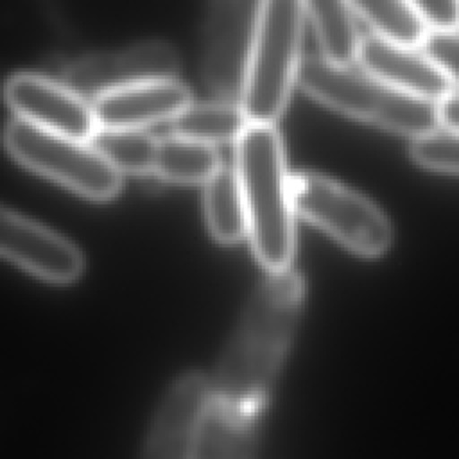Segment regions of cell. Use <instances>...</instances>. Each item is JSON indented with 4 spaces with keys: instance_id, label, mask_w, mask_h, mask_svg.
Wrapping results in <instances>:
<instances>
[{
    "instance_id": "cell-1",
    "label": "cell",
    "mask_w": 459,
    "mask_h": 459,
    "mask_svg": "<svg viewBox=\"0 0 459 459\" xmlns=\"http://www.w3.org/2000/svg\"><path fill=\"white\" fill-rule=\"evenodd\" d=\"M303 294V278L292 267L267 273L258 283L217 364L215 400L256 416L289 351Z\"/></svg>"
},
{
    "instance_id": "cell-2",
    "label": "cell",
    "mask_w": 459,
    "mask_h": 459,
    "mask_svg": "<svg viewBox=\"0 0 459 459\" xmlns=\"http://www.w3.org/2000/svg\"><path fill=\"white\" fill-rule=\"evenodd\" d=\"M235 172L240 183L247 235L267 273L290 267L294 256L292 176L287 170L280 133L269 124H247L235 142Z\"/></svg>"
},
{
    "instance_id": "cell-3",
    "label": "cell",
    "mask_w": 459,
    "mask_h": 459,
    "mask_svg": "<svg viewBox=\"0 0 459 459\" xmlns=\"http://www.w3.org/2000/svg\"><path fill=\"white\" fill-rule=\"evenodd\" d=\"M299 88L348 117L412 140L439 129L437 104L403 93L360 66H337L321 56L301 59Z\"/></svg>"
},
{
    "instance_id": "cell-4",
    "label": "cell",
    "mask_w": 459,
    "mask_h": 459,
    "mask_svg": "<svg viewBox=\"0 0 459 459\" xmlns=\"http://www.w3.org/2000/svg\"><path fill=\"white\" fill-rule=\"evenodd\" d=\"M305 4L262 0L240 108L247 124L274 126L301 65Z\"/></svg>"
},
{
    "instance_id": "cell-5",
    "label": "cell",
    "mask_w": 459,
    "mask_h": 459,
    "mask_svg": "<svg viewBox=\"0 0 459 459\" xmlns=\"http://www.w3.org/2000/svg\"><path fill=\"white\" fill-rule=\"evenodd\" d=\"M290 185L294 212L348 251L375 258L391 247V221L366 195L314 172L292 176Z\"/></svg>"
},
{
    "instance_id": "cell-6",
    "label": "cell",
    "mask_w": 459,
    "mask_h": 459,
    "mask_svg": "<svg viewBox=\"0 0 459 459\" xmlns=\"http://www.w3.org/2000/svg\"><path fill=\"white\" fill-rule=\"evenodd\" d=\"M4 145L30 170L88 199L108 201L120 192L122 174L90 142L45 131L25 120L13 118L4 129Z\"/></svg>"
},
{
    "instance_id": "cell-7",
    "label": "cell",
    "mask_w": 459,
    "mask_h": 459,
    "mask_svg": "<svg viewBox=\"0 0 459 459\" xmlns=\"http://www.w3.org/2000/svg\"><path fill=\"white\" fill-rule=\"evenodd\" d=\"M258 0L212 2L203 22V79L215 99L238 102L251 59Z\"/></svg>"
},
{
    "instance_id": "cell-8",
    "label": "cell",
    "mask_w": 459,
    "mask_h": 459,
    "mask_svg": "<svg viewBox=\"0 0 459 459\" xmlns=\"http://www.w3.org/2000/svg\"><path fill=\"white\" fill-rule=\"evenodd\" d=\"M179 66L176 48L163 39H145L70 61L61 82L90 104L104 93L140 82L174 79Z\"/></svg>"
},
{
    "instance_id": "cell-9",
    "label": "cell",
    "mask_w": 459,
    "mask_h": 459,
    "mask_svg": "<svg viewBox=\"0 0 459 459\" xmlns=\"http://www.w3.org/2000/svg\"><path fill=\"white\" fill-rule=\"evenodd\" d=\"M5 104L25 120L45 131L90 142L99 129L93 108L61 81L32 74H13L4 84Z\"/></svg>"
},
{
    "instance_id": "cell-10",
    "label": "cell",
    "mask_w": 459,
    "mask_h": 459,
    "mask_svg": "<svg viewBox=\"0 0 459 459\" xmlns=\"http://www.w3.org/2000/svg\"><path fill=\"white\" fill-rule=\"evenodd\" d=\"M213 389L199 371L178 377L152 418L142 459H192Z\"/></svg>"
},
{
    "instance_id": "cell-11",
    "label": "cell",
    "mask_w": 459,
    "mask_h": 459,
    "mask_svg": "<svg viewBox=\"0 0 459 459\" xmlns=\"http://www.w3.org/2000/svg\"><path fill=\"white\" fill-rule=\"evenodd\" d=\"M0 256L54 283H70L84 271L82 253L72 240L2 204Z\"/></svg>"
},
{
    "instance_id": "cell-12",
    "label": "cell",
    "mask_w": 459,
    "mask_h": 459,
    "mask_svg": "<svg viewBox=\"0 0 459 459\" xmlns=\"http://www.w3.org/2000/svg\"><path fill=\"white\" fill-rule=\"evenodd\" d=\"M359 66L389 86L412 97L439 104L452 93L446 74L418 48L398 47L377 36L362 39Z\"/></svg>"
},
{
    "instance_id": "cell-13",
    "label": "cell",
    "mask_w": 459,
    "mask_h": 459,
    "mask_svg": "<svg viewBox=\"0 0 459 459\" xmlns=\"http://www.w3.org/2000/svg\"><path fill=\"white\" fill-rule=\"evenodd\" d=\"M190 102L188 88L174 77L104 93L91 108L99 127L143 129L160 120H172Z\"/></svg>"
},
{
    "instance_id": "cell-14",
    "label": "cell",
    "mask_w": 459,
    "mask_h": 459,
    "mask_svg": "<svg viewBox=\"0 0 459 459\" xmlns=\"http://www.w3.org/2000/svg\"><path fill=\"white\" fill-rule=\"evenodd\" d=\"M255 416L213 398L192 459H255Z\"/></svg>"
},
{
    "instance_id": "cell-15",
    "label": "cell",
    "mask_w": 459,
    "mask_h": 459,
    "mask_svg": "<svg viewBox=\"0 0 459 459\" xmlns=\"http://www.w3.org/2000/svg\"><path fill=\"white\" fill-rule=\"evenodd\" d=\"M303 4L305 14L316 30L321 57L337 66H353L359 59L362 38L351 4L344 0H308Z\"/></svg>"
},
{
    "instance_id": "cell-16",
    "label": "cell",
    "mask_w": 459,
    "mask_h": 459,
    "mask_svg": "<svg viewBox=\"0 0 459 459\" xmlns=\"http://www.w3.org/2000/svg\"><path fill=\"white\" fill-rule=\"evenodd\" d=\"M246 126L247 120L240 104L221 99L190 102L170 120L172 134L213 147L224 142L235 143Z\"/></svg>"
},
{
    "instance_id": "cell-17",
    "label": "cell",
    "mask_w": 459,
    "mask_h": 459,
    "mask_svg": "<svg viewBox=\"0 0 459 459\" xmlns=\"http://www.w3.org/2000/svg\"><path fill=\"white\" fill-rule=\"evenodd\" d=\"M204 212L217 242L233 244L247 233L246 206L235 169L221 167L204 183Z\"/></svg>"
},
{
    "instance_id": "cell-18",
    "label": "cell",
    "mask_w": 459,
    "mask_h": 459,
    "mask_svg": "<svg viewBox=\"0 0 459 459\" xmlns=\"http://www.w3.org/2000/svg\"><path fill=\"white\" fill-rule=\"evenodd\" d=\"M355 14L360 16L375 36L407 48L423 47L429 38V29L420 13L407 0H353L350 2Z\"/></svg>"
},
{
    "instance_id": "cell-19",
    "label": "cell",
    "mask_w": 459,
    "mask_h": 459,
    "mask_svg": "<svg viewBox=\"0 0 459 459\" xmlns=\"http://www.w3.org/2000/svg\"><path fill=\"white\" fill-rule=\"evenodd\" d=\"M221 167L213 145L176 134L158 138L154 174L161 179L174 183H206Z\"/></svg>"
},
{
    "instance_id": "cell-20",
    "label": "cell",
    "mask_w": 459,
    "mask_h": 459,
    "mask_svg": "<svg viewBox=\"0 0 459 459\" xmlns=\"http://www.w3.org/2000/svg\"><path fill=\"white\" fill-rule=\"evenodd\" d=\"M90 143L120 174L154 172L158 138L145 129L99 127Z\"/></svg>"
},
{
    "instance_id": "cell-21",
    "label": "cell",
    "mask_w": 459,
    "mask_h": 459,
    "mask_svg": "<svg viewBox=\"0 0 459 459\" xmlns=\"http://www.w3.org/2000/svg\"><path fill=\"white\" fill-rule=\"evenodd\" d=\"M411 158L427 170L459 176V133L439 127L412 140Z\"/></svg>"
},
{
    "instance_id": "cell-22",
    "label": "cell",
    "mask_w": 459,
    "mask_h": 459,
    "mask_svg": "<svg viewBox=\"0 0 459 459\" xmlns=\"http://www.w3.org/2000/svg\"><path fill=\"white\" fill-rule=\"evenodd\" d=\"M430 34L459 30V0H412Z\"/></svg>"
},
{
    "instance_id": "cell-23",
    "label": "cell",
    "mask_w": 459,
    "mask_h": 459,
    "mask_svg": "<svg viewBox=\"0 0 459 459\" xmlns=\"http://www.w3.org/2000/svg\"><path fill=\"white\" fill-rule=\"evenodd\" d=\"M423 52L446 74L452 84L459 86V32L429 34Z\"/></svg>"
},
{
    "instance_id": "cell-24",
    "label": "cell",
    "mask_w": 459,
    "mask_h": 459,
    "mask_svg": "<svg viewBox=\"0 0 459 459\" xmlns=\"http://www.w3.org/2000/svg\"><path fill=\"white\" fill-rule=\"evenodd\" d=\"M439 127L459 133V91H454L437 104Z\"/></svg>"
}]
</instances>
